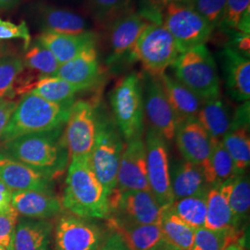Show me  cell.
Wrapping results in <instances>:
<instances>
[{
    "label": "cell",
    "mask_w": 250,
    "mask_h": 250,
    "mask_svg": "<svg viewBox=\"0 0 250 250\" xmlns=\"http://www.w3.org/2000/svg\"><path fill=\"white\" fill-rule=\"evenodd\" d=\"M161 23L175 39L182 52L205 45L215 30L204 17L186 3L166 7L161 11Z\"/></svg>",
    "instance_id": "ba28073f"
},
{
    "label": "cell",
    "mask_w": 250,
    "mask_h": 250,
    "mask_svg": "<svg viewBox=\"0 0 250 250\" xmlns=\"http://www.w3.org/2000/svg\"><path fill=\"white\" fill-rule=\"evenodd\" d=\"M250 9V0H226L224 14L217 29L235 30L244 13Z\"/></svg>",
    "instance_id": "ab89813d"
},
{
    "label": "cell",
    "mask_w": 250,
    "mask_h": 250,
    "mask_svg": "<svg viewBox=\"0 0 250 250\" xmlns=\"http://www.w3.org/2000/svg\"><path fill=\"white\" fill-rule=\"evenodd\" d=\"M161 250H178V249H175V248H173V247H171L170 245H168L167 247H165L164 249H162Z\"/></svg>",
    "instance_id": "816d5d0a"
},
{
    "label": "cell",
    "mask_w": 250,
    "mask_h": 250,
    "mask_svg": "<svg viewBox=\"0 0 250 250\" xmlns=\"http://www.w3.org/2000/svg\"><path fill=\"white\" fill-rule=\"evenodd\" d=\"M233 179L234 177L208 189L207 195V215L204 226L206 228L210 230L236 229L229 201Z\"/></svg>",
    "instance_id": "cb8c5ba5"
},
{
    "label": "cell",
    "mask_w": 250,
    "mask_h": 250,
    "mask_svg": "<svg viewBox=\"0 0 250 250\" xmlns=\"http://www.w3.org/2000/svg\"><path fill=\"white\" fill-rule=\"evenodd\" d=\"M232 116L233 113L229 105L219 96L203 101L197 113V121L212 141H221L232 127Z\"/></svg>",
    "instance_id": "4316f807"
},
{
    "label": "cell",
    "mask_w": 250,
    "mask_h": 250,
    "mask_svg": "<svg viewBox=\"0 0 250 250\" xmlns=\"http://www.w3.org/2000/svg\"><path fill=\"white\" fill-rule=\"evenodd\" d=\"M229 201L234 226L242 230L243 225L249 220L250 211V181L247 172L234 176Z\"/></svg>",
    "instance_id": "836d02e7"
},
{
    "label": "cell",
    "mask_w": 250,
    "mask_h": 250,
    "mask_svg": "<svg viewBox=\"0 0 250 250\" xmlns=\"http://www.w3.org/2000/svg\"><path fill=\"white\" fill-rule=\"evenodd\" d=\"M223 31V30H221ZM228 37V42L225 46L230 47L246 58H250V35H246L236 30L223 31Z\"/></svg>",
    "instance_id": "ee69618b"
},
{
    "label": "cell",
    "mask_w": 250,
    "mask_h": 250,
    "mask_svg": "<svg viewBox=\"0 0 250 250\" xmlns=\"http://www.w3.org/2000/svg\"><path fill=\"white\" fill-rule=\"evenodd\" d=\"M33 13L42 32L78 35L89 31L86 20L69 9L39 3L34 7Z\"/></svg>",
    "instance_id": "44dd1931"
},
{
    "label": "cell",
    "mask_w": 250,
    "mask_h": 250,
    "mask_svg": "<svg viewBox=\"0 0 250 250\" xmlns=\"http://www.w3.org/2000/svg\"><path fill=\"white\" fill-rule=\"evenodd\" d=\"M109 218L139 224H159L161 207L149 190H114L108 197Z\"/></svg>",
    "instance_id": "7c38bea8"
},
{
    "label": "cell",
    "mask_w": 250,
    "mask_h": 250,
    "mask_svg": "<svg viewBox=\"0 0 250 250\" xmlns=\"http://www.w3.org/2000/svg\"><path fill=\"white\" fill-rule=\"evenodd\" d=\"M115 190H149L146 150L143 137L134 138L125 144L119 164Z\"/></svg>",
    "instance_id": "9a60e30c"
},
{
    "label": "cell",
    "mask_w": 250,
    "mask_h": 250,
    "mask_svg": "<svg viewBox=\"0 0 250 250\" xmlns=\"http://www.w3.org/2000/svg\"><path fill=\"white\" fill-rule=\"evenodd\" d=\"M181 53L175 39L161 22H149L137 40L134 61L142 64L146 73L160 77Z\"/></svg>",
    "instance_id": "52a82bcc"
},
{
    "label": "cell",
    "mask_w": 250,
    "mask_h": 250,
    "mask_svg": "<svg viewBox=\"0 0 250 250\" xmlns=\"http://www.w3.org/2000/svg\"><path fill=\"white\" fill-rule=\"evenodd\" d=\"M4 49H5V43H3L0 40V56H2L4 54Z\"/></svg>",
    "instance_id": "f907efd6"
},
{
    "label": "cell",
    "mask_w": 250,
    "mask_h": 250,
    "mask_svg": "<svg viewBox=\"0 0 250 250\" xmlns=\"http://www.w3.org/2000/svg\"><path fill=\"white\" fill-rule=\"evenodd\" d=\"M11 207L18 215L32 220H47L62 211V200L53 193L40 191H14Z\"/></svg>",
    "instance_id": "7402d4cb"
},
{
    "label": "cell",
    "mask_w": 250,
    "mask_h": 250,
    "mask_svg": "<svg viewBox=\"0 0 250 250\" xmlns=\"http://www.w3.org/2000/svg\"><path fill=\"white\" fill-rule=\"evenodd\" d=\"M212 149L202 166L206 180L210 187L221 185L235 175L234 165L230 154L222 141H212Z\"/></svg>",
    "instance_id": "4dcf8cb0"
},
{
    "label": "cell",
    "mask_w": 250,
    "mask_h": 250,
    "mask_svg": "<svg viewBox=\"0 0 250 250\" xmlns=\"http://www.w3.org/2000/svg\"><path fill=\"white\" fill-rule=\"evenodd\" d=\"M243 230H210L206 227L196 229L191 250H224L227 246L242 238Z\"/></svg>",
    "instance_id": "e575fe53"
},
{
    "label": "cell",
    "mask_w": 250,
    "mask_h": 250,
    "mask_svg": "<svg viewBox=\"0 0 250 250\" xmlns=\"http://www.w3.org/2000/svg\"><path fill=\"white\" fill-rule=\"evenodd\" d=\"M51 231L52 224L46 220H21L8 250H46Z\"/></svg>",
    "instance_id": "83f0119b"
},
{
    "label": "cell",
    "mask_w": 250,
    "mask_h": 250,
    "mask_svg": "<svg viewBox=\"0 0 250 250\" xmlns=\"http://www.w3.org/2000/svg\"><path fill=\"white\" fill-rule=\"evenodd\" d=\"M0 182L12 192L40 191L53 193V179L0 153Z\"/></svg>",
    "instance_id": "2e32d148"
},
{
    "label": "cell",
    "mask_w": 250,
    "mask_h": 250,
    "mask_svg": "<svg viewBox=\"0 0 250 250\" xmlns=\"http://www.w3.org/2000/svg\"><path fill=\"white\" fill-rule=\"evenodd\" d=\"M221 141L232 158L235 175L247 172L250 163V126L232 127Z\"/></svg>",
    "instance_id": "f546056e"
},
{
    "label": "cell",
    "mask_w": 250,
    "mask_h": 250,
    "mask_svg": "<svg viewBox=\"0 0 250 250\" xmlns=\"http://www.w3.org/2000/svg\"><path fill=\"white\" fill-rule=\"evenodd\" d=\"M24 69L22 58L12 53L0 56V99L9 94L17 75Z\"/></svg>",
    "instance_id": "8d00e7d4"
},
{
    "label": "cell",
    "mask_w": 250,
    "mask_h": 250,
    "mask_svg": "<svg viewBox=\"0 0 250 250\" xmlns=\"http://www.w3.org/2000/svg\"><path fill=\"white\" fill-rule=\"evenodd\" d=\"M72 105H60L29 93L19 102L9 124L0 136V144L24 134L50 132L63 128Z\"/></svg>",
    "instance_id": "3957f363"
},
{
    "label": "cell",
    "mask_w": 250,
    "mask_h": 250,
    "mask_svg": "<svg viewBox=\"0 0 250 250\" xmlns=\"http://www.w3.org/2000/svg\"><path fill=\"white\" fill-rule=\"evenodd\" d=\"M188 4L217 29L224 14L226 0H189Z\"/></svg>",
    "instance_id": "74e56055"
},
{
    "label": "cell",
    "mask_w": 250,
    "mask_h": 250,
    "mask_svg": "<svg viewBox=\"0 0 250 250\" xmlns=\"http://www.w3.org/2000/svg\"><path fill=\"white\" fill-rule=\"evenodd\" d=\"M109 231L117 232L129 250H161L169 244L165 241L159 224L127 223L108 218Z\"/></svg>",
    "instance_id": "ffe728a7"
},
{
    "label": "cell",
    "mask_w": 250,
    "mask_h": 250,
    "mask_svg": "<svg viewBox=\"0 0 250 250\" xmlns=\"http://www.w3.org/2000/svg\"><path fill=\"white\" fill-rule=\"evenodd\" d=\"M96 113L97 132L89 162L92 170L109 197L116 188L118 169L125 143L113 118L97 105Z\"/></svg>",
    "instance_id": "277c9868"
},
{
    "label": "cell",
    "mask_w": 250,
    "mask_h": 250,
    "mask_svg": "<svg viewBox=\"0 0 250 250\" xmlns=\"http://www.w3.org/2000/svg\"><path fill=\"white\" fill-rule=\"evenodd\" d=\"M112 118L125 141L143 137V81L133 72L119 81L109 94Z\"/></svg>",
    "instance_id": "8992f818"
},
{
    "label": "cell",
    "mask_w": 250,
    "mask_h": 250,
    "mask_svg": "<svg viewBox=\"0 0 250 250\" xmlns=\"http://www.w3.org/2000/svg\"><path fill=\"white\" fill-rule=\"evenodd\" d=\"M146 169L149 190L158 203L166 208L173 202L170 188L168 142L151 128L146 134Z\"/></svg>",
    "instance_id": "4fadbf2b"
},
{
    "label": "cell",
    "mask_w": 250,
    "mask_h": 250,
    "mask_svg": "<svg viewBox=\"0 0 250 250\" xmlns=\"http://www.w3.org/2000/svg\"><path fill=\"white\" fill-rule=\"evenodd\" d=\"M18 213L11 208L0 213V246L9 250L18 223Z\"/></svg>",
    "instance_id": "b9f144b4"
},
{
    "label": "cell",
    "mask_w": 250,
    "mask_h": 250,
    "mask_svg": "<svg viewBox=\"0 0 250 250\" xmlns=\"http://www.w3.org/2000/svg\"><path fill=\"white\" fill-rule=\"evenodd\" d=\"M21 39L24 41V48L31 45V36L26 22L22 21L20 24H15L9 21L0 19V40Z\"/></svg>",
    "instance_id": "60d3db41"
},
{
    "label": "cell",
    "mask_w": 250,
    "mask_h": 250,
    "mask_svg": "<svg viewBox=\"0 0 250 250\" xmlns=\"http://www.w3.org/2000/svg\"><path fill=\"white\" fill-rule=\"evenodd\" d=\"M0 153L56 179L69 162L62 128L43 133L24 134L2 144Z\"/></svg>",
    "instance_id": "6da1fadb"
},
{
    "label": "cell",
    "mask_w": 250,
    "mask_h": 250,
    "mask_svg": "<svg viewBox=\"0 0 250 250\" xmlns=\"http://www.w3.org/2000/svg\"><path fill=\"white\" fill-rule=\"evenodd\" d=\"M108 233L92 220L63 214L55 226V250H100Z\"/></svg>",
    "instance_id": "30bf717a"
},
{
    "label": "cell",
    "mask_w": 250,
    "mask_h": 250,
    "mask_svg": "<svg viewBox=\"0 0 250 250\" xmlns=\"http://www.w3.org/2000/svg\"><path fill=\"white\" fill-rule=\"evenodd\" d=\"M36 40L45 45L53 54L61 65L76 58L83 50L96 46L98 35L94 32H85L78 35L42 32Z\"/></svg>",
    "instance_id": "603a6c76"
},
{
    "label": "cell",
    "mask_w": 250,
    "mask_h": 250,
    "mask_svg": "<svg viewBox=\"0 0 250 250\" xmlns=\"http://www.w3.org/2000/svg\"><path fill=\"white\" fill-rule=\"evenodd\" d=\"M160 80L175 113L177 124L185 120L197 119V113L204 100L166 72L161 74Z\"/></svg>",
    "instance_id": "484cf974"
},
{
    "label": "cell",
    "mask_w": 250,
    "mask_h": 250,
    "mask_svg": "<svg viewBox=\"0 0 250 250\" xmlns=\"http://www.w3.org/2000/svg\"><path fill=\"white\" fill-rule=\"evenodd\" d=\"M143 81L144 114L149 127L167 141L174 138L177 125L175 113L167 99L160 77L145 73Z\"/></svg>",
    "instance_id": "5bb4252c"
},
{
    "label": "cell",
    "mask_w": 250,
    "mask_h": 250,
    "mask_svg": "<svg viewBox=\"0 0 250 250\" xmlns=\"http://www.w3.org/2000/svg\"><path fill=\"white\" fill-rule=\"evenodd\" d=\"M21 2V0H0V10L13 9Z\"/></svg>",
    "instance_id": "c3c4849f"
},
{
    "label": "cell",
    "mask_w": 250,
    "mask_h": 250,
    "mask_svg": "<svg viewBox=\"0 0 250 250\" xmlns=\"http://www.w3.org/2000/svg\"><path fill=\"white\" fill-rule=\"evenodd\" d=\"M225 86L228 94L237 102L250 101V60L230 47L220 52Z\"/></svg>",
    "instance_id": "d6986e66"
},
{
    "label": "cell",
    "mask_w": 250,
    "mask_h": 250,
    "mask_svg": "<svg viewBox=\"0 0 250 250\" xmlns=\"http://www.w3.org/2000/svg\"><path fill=\"white\" fill-rule=\"evenodd\" d=\"M189 0H143V10L140 12L150 22H161V13L171 4L186 3Z\"/></svg>",
    "instance_id": "7bdbcfd3"
},
{
    "label": "cell",
    "mask_w": 250,
    "mask_h": 250,
    "mask_svg": "<svg viewBox=\"0 0 250 250\" xmlns=\"http://www.w3.org/2000/svg\"><path fill=\"white\" fill-rule=\"evenodd\" d=\"M171 67L174 78L202 100L221 96L217 65L206 45L185 50Z\"/></svg>",
    "instance_id": "5b68a950"
},
{
    "label": "cell",
    "mask_w": 250,
    "mask_h": 250,
    "mask_svg": "<svg viewBox=\"0 0 250 250\" xmlns=\"http://www.w3.org/2000/svg\"><path fill=\"white\" fill-rule=\"evenodd\" d=\"M174 139L185 161L197 165L205 163L212 149V139L197 119L179 122Z\"/></svg>",
    "instance_id": "e0dca14e"
},
{
    "label": "cell",
    "mask_w": 250,
    "mask_h": 250,
    "mask_svg": "<svg viewBox=\"0 0 250 250\" xmlns=\"http://www.w3.org/2000/svg\"><path fill=\"white\" fill-rule=\"evenodd\" d=\"M0 250H6V249H5V248H3V247H1V246H0Z\"/></svg>",
    "instance_id": "f5cc1de1"
},
{
    "label": "cell",
    "mask_w": 250,
    "mask_h": 250,
    "mask_svg": "<svg viewBox=\"0 0 250 250\" xmlns=\"http://www.w3.org/2000/svg\"><path fill=\"white\" fill-rule=\"evenodd\" d=\"M12 191L0 182V213L11 208Z\"/></svg>",
    "instance_id": "7dc6e473"
},
{
    "label": "cell",
    "mask_w": 250,
    "mask_h": 250,
    "mask_svg": "<svg viewBox=\"0 0 250 250\" xmlns=\"http://www.w3.org/2000/svg\"><path fill=\"white\" fill-rule=\"evenodd\" d=\"M170 175L173 201L197 195L211 188L206 180L202 166L188 161L170 166Z\"/></svg>",
    "instance_id": "d4e9b609"
},
{
    "label": "cell",
    "mask_w": 250,
    "mask_h": 250,
    "mask_svg": "<svg viewBox=\"0 0 250 250\" xmlns=\"http://www.w3.org/2000/svg\"><path fill=\"white\" fill-rule=\"evenodd\" d=\"M100 250H129V249L117 232L110 231Z\"/></svg>",
    "instance_id": "bcb514c9"
},
{
    "label": "cell",
    "mask_w": 250,
    "mask_h": 250,
    "mask_svg": "<svg viewBox=\"0 0 250 250\" xmlns=\"http://www.w3.org/2000/svg\"><path fill=\"white\" fill-rule=\"evenodd\" d=\"M20 101L8 99H0V136L9 124Z\"/></svg>",
    "instance_id": "f6af8a7d"
},
{
    "label": "cell",
    "mask_w": 250,
    "mask_h": 250,
    "mask_svg": "<svg viewBox=\"0 0 250 250\" xmlns=\"http://www.w3.org/2000/svg\"><path fill=\"white\" fill-rule=\"evenodd\" d=\"M101 74L98 50L96 46H92L83 50L72 61L61 65L55 76L83 91L97 86Z\"/></svg>",
    "instance_id": "ac0fdd59"
},
{
    "label": "cell",
    "mask_w": 250,
    "mask_h": 250,
    "mask_svg": "<svg viewBox=\"0 0 250 250\" xmlns=\"http://www.w3.org/2000/svg\"><path fill=\"white\" fill-rule=\"evenodd\" d=\"M208 191L174 200L170 205V210L195 230L204 227Z\"/></svg>",
    "instance_id": "d6a6232c"
},
{
    "label": "cell",
    "mask_w": 250,
    "mask_h": 250,
    "mask_svg": "<svg viewBox=\"0 0 250 250\" xmlns=\"http://www.w3.org/2000/svg\"><path fill=\"white\" fill-rule=\"evenodd\" d=\"M159 226L165 241L171 247L178 250H192L196 230L173 213L170 206L163 209Z\"/></svg>",
    "instance_id": "f1b7e54d"
},
{
    "label": "cell",
    "mask_w": 250,
    "mask_h": 250,
    "mask_svg": "<svg viewBox=\"0 0 250 250\" xmlns=\"http://www.w3.org/2000/svg\"><path fill=\"white\" fill-rule=\"evenodd\" d=\"M22 60L24 67L43 77L55 76L61 66L53 54L37 40L27 48Z\"/></svg>",
    "instance_id": "d590c367"
},
{
    "label": "cell",
    "mask_w": 250,
    "mask_h": 250,
    "mask_svg": "<svg viewBox=\"0 0 250 250\" xmlns=\"http://www.w3.org/2000/svg\"><path fill=\"white\" fill-rule=\"evenodd\" d=\"M224 250H247L245 245L242 243V238L238 241L233 242L227 246Z\"/></svg>",
    "instance_id": "681fc988"
},
{
    "label": "cell",
    "mask_w": 250,
    "mask_h": 250,
    "mask_svg": "<svg viewBox=\"0 0 250 250\" xmlns=\"http://www.w3.org/2000/svg\"><path fill=\"white\" fill-rule=\"evenodd\" d=\"M99 21H112L129 10L130 0H89Z\"/></svg>",
    "instance_id": "f35d334b"
},
{
    "label": "cell",
    "mask_w": 250,
    "mask_h": 250,
    "mask_svg": "<svg viewBox=\"0 0 250 250\" xmlns=\"http://www.w3.org/2000/svg\"><path fill=\"white\" fill-rule=\"evenodd\" d=\"M148 21L141 13L130 10L113 19L108 27V56L107 64L110 68L134 61V48L138 38L147 26Z\"/></svg>",
    "instance_id": "9c48e42d"
},
{
    "label": "cell",
    "mask_w": 250,
    "mask_h": 250,
    "mask_svg": "<svg viewBox=\"0 0 250 250\" xmlns=\"http://www.w3.org/2000/svg\"><path fill=\"white\" fill-rule=\"evenodd\" d=\"M79 87L57 76L42 77L31 93L49 102L60 105H72Z\"/></svg>",
    "instance_id": "1f68e13d"
},
{
    "label": "cell",
    "mask_w": 250,
    "mask_h": 250,
    "mask_svg": "<svg viewBox=\"0 0 250 250\" xmlns=\"http://www.w3.org/2000/svg\"><path fill=\"white\" fill-rule=\"evenodd\" d=\"M96 132V104L87 100L74 101L63 134L70 160L89 158L95 143Z\"/></svg>",
    "instance_id": "8fae6325"
},
{
    "label": "cell",
    "mask_w": 250,
    "mask_h": 250,
    "mask_svg": "<svg viewBox=\"0 0 250 250\" xmlns=\"http://www.w3.org/2000/svg\"><path fill=\"white\" fill-rule=\"evenodd\" d=\"M62 203L71 214L83 219L109 218L108 197L91 168L89 158L71 160Z\"/></svg>",
    "instance_id": "7a4b0ae2"
}]
</instances>
